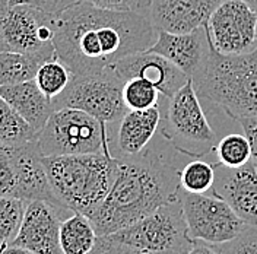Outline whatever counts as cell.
I'll return each instance as SVG.
<instances>
[{"instance_id": "30bf717a", "label": "cell", "mask_w": 257, "mask_h": 254, "mask_svg": "<svg viewBox=\"0 0 257 254\" xmlns=\"http://www.w3.org/2000/svg\"><path fill=\"white\" fill-rule=\"evenodd\" d=\"M162 135L173 145L177 141L187 143L184 149L187 157L199 158L215 149L216 135L202 110L192 79L168 98Z\"/></svg>"}, {"instance_id": "836d02e7", "label": "cell", "mask_w": 257, "mask_h": 254, "mask_svg": "<svg viewBox=\"0 0 257 254\" xmlns=\"http://www.w3.org/2000/svg\"><path fill=\"white\" fill-rule=\"evenodd\" d=\"M0 254H35L24 248V247H19L15 244H3L0 245Z\"/></svg>"}, {"instance_id": "5b68a950", "label": "cell", "mask_w": 257, "mask_h": 254, "mask_svg": "<svg viewBox=\"0 0 257 254\" xmlns=\"http://www.w3.org/2000/svg\"><path fill=\"white\" fill-rule=\"evenodd\" d=\"M107 126L78 108H59L38 133L37 142L43 157L102 152L111 145Z\"/></svg>"}, {"instance_id": "8992f818", "label": "cell", "mask_w": 257, "mask_h": 254, "mask_svg": "<svg viewBox=\"0 0 257 254\" xmlns=\"http://www.w3.org/2000/svg\"><path fill=\"white\" fill-rule=\"evenodd\" d=\"M0 196L25 200H46L64 207L56 197L43 162L38 142L0 143Z\"/></svg>"}, {"instance_id": "83f0119b", "label": "cell", "mask_w": 257, "mask_h": 254, "mask_svg": "<svg viewBox=\"0 0 257 254\" xmlns=\"http://www.w3.org/2000/svg\"><path fill=\"white\" fill-rule=\"evenodd\" d=\"M215 247L219 254H257V228L247 225L240 235Z\"/></svg>"}, {"instance_id": "9a60e30c", "label": "cell", "mask_w": 257, "mask_h": 254, "mask_svg": "<svg viewBox=\"0 0 257 254\" xmlns=\"http://www.w3.org/2000/svg\"><path fill=\"white\" fill-rule=\"evenodd\" d=\"M123 80L144 78L152 82L165 98H171L190 78L165 57L149 51L130 54L110 67Z\"/></svg>"}, {"instance_id": "4316f807", "label": "cell", "mask_w": 257, "mask_h": 254, "mask_svg": "<svg viewBox=\"0 0 257 254\" xmlns=\"http://www.w3.org/2000/svg\"><path fill=\"white\" fill-rule=\"evenodd\" d=\"M221 164L226 167H241L251 161V148L245 135L231 133L222 138L215 146Z\"/></svg>"}, {"instance_id": "44dd1931", "label": "cell", "mask_w": 257, "mask_h": 254, "mask_svg": "<svg viewBox=\"0 0 257 254\" xmlns=\"http://www.w3.org/2000/svg\"><path fill=\"white\" fill-rule=\"evenodd\" d=\"M98 239L95 226L82 213L73 212L60 226V245L63 254H91Z\"/></svg>"}, {"instance_id": "e0dca14e", "label": "cell", "mask_w": 257, "mask_h": 254, "mask_svg": "<svg viewBox=\"0 0 257 254\" xmlns=\"http://www.w3.org/2000/svg\"><path fill=\"white\" fill-rule=\"evenodd\" d=\"M208 48L206 27H200L187 34L158 31L157 41L146 51L165 57L192 79L203 63Z\"/></svg>"}, {"instance_id": "4dcf8cb0", "label": "cell", "mask_w": 257, "mask_h": 254, "mask_svg": "<svg viewBox=\"0 0 257 254\" xmlns=\"http://www.w3.org/2000/svg\"><path fill=\"white\" fill-rule=\"evenodd\" d=\"M240 124L251 148V161L257 170V115L241 118Z\"/></svg>"}, {"instance_id": "603a6c76", "label": "cell", "mask_w": 257, "mask_h": 254, "mask_svg": "<svg viewBox=\"0 0 257 254\" xmlns=\"http://www.w3.org/2000/svg\"><path fill=\"white\" fill-rule=\"evenodd\" d=\"M72 76L73 75L70 69L56 56L40 66L34 80L37 82L40 89L53 101L69 86Z\"/></svg>"}, {"instance_id": "7a4b0ae2", "label": "cell", "mask_w": 257, "mask_h": 254, "mask_svg": "<svg viewBox=\"0 0 257 254\" xmlns=\"http://www.w3.org/2000/svg\"><path fill=\"white\" fill-rule=\"evenodd\" d=\"M180 170L154 149L118 155V173L102 205L89 218L98 235H110L161 206L183 199Z\"/></svg>"}, {"instance_id": "7c38bea8", "label": "cell", "mask_w": 257, "mask_h": 254, "mask_svg": "<svg viewBox=\"0 0 257 254\" xmlns=\"http://www.w3.org/2000/svg\"><path fill=\"white\" fill-rule=\"evenodd\" d=\"M206 32L224 54H248L257 50V14L240 0H225L212 14Z\"/></svg>"}, {"instance_id": "f546056e", "label": "cell", "mask_w": 257, "mask_h": 254, "mask_svg": "<svg viewBox=\"0 0 257 254\" xmlns=\"http://www.w3.org/2000/svg\"><path fill=\"white\" fill-rule=\"evenodd\" d=\"M80 2L91 3L96 8H101V9L118 11V12L135 11V12H141V14L146 15V8H145L144 0H80Z\"/></svg>"}, {"instance_id": "9c48e42d", "label": "cell", "mask_w": 257, "mask_h": 254, "mask_svg": "<svg viewBox=\"0 0 257 254\" xmlns=\"http://www.w3.org/2000/svg\"><path fill=\"white\" fill-rule=\"evenodd\" d=\"M123 85L111 69L98 73L73 75L69 86L53 99L54 110L78 108L102 123H120L128 111L123 98Z\"/></svg>"}, {"instance_id": "8d00e7d4", "label": "cell", "mask_w": 257, "mask_h": 254, "mask_svg": "<svg viewBox=\"0 0 257 254\" xmlns=\"http://www.w3.org/2000/svg\"><path fill=\"white\" fill-rule=\"evenodd\" d=\"M256 14H257V11H256Z\"/></svg>"}, {"instance_id": "cb8c5ba5", "label": "cell", "mask_w": 257, "mask_h": 254, "mask_svg": "<svg viewBox=\"0 0 257 254\" xmlns=\"http://www.w3.org/2000/svg\"><path fill=\"white\" fill-rule=\"evenodd\" d=\"M215 183V168L203 159H193L180 170V184L186 193H209Z\"/></svg>"}, {"instance_id": "52a82bcc", "label": "cell", "mask_w": 257, "mask_h": 254, "mask_svg": "<svg viewBox=\"0 0 257 254\" xmlns=\"http://www.w3.org/2000/svg\"><path fill=\"white\" fill-rule=\"evenodd\" d=\"M56 18L28 0H0V51L56 56Z\"/></svg>"}, {"instance_id": "f1b7e54d", "label": "cell", "mask_w": 257, "mask_h": 254, "mask_svg": "<svg viewBox=\"0 0 257 254\" xmlns=\"http://www.w3.org/2000/svg\"><path fill=\"white\" fill-rule=\"evenodd\" d=\"M91 254H151L138 247H133L124 241L114 238L112 235H98L94 250Z\"/></svg>"}, {"instance_id": "ffe728a7", "label": "cell", "mask_w": 257, "mask_h": 254, "mask_svg": "<svg viewBox=\"0 0 257 254\" xmlns=\"http://www.w3.org/2000/svg\"><path fill=\"white\" fill-rule=\"evenodd\" d=\"M54 54L44 53H19V51H0V86L15 85L35 78L40 66Z\"/></svg>"}, {"instance_id": "4fadbf2b", "label": "cell", "mask_w": 257, "mask_h": 254, "mask_svg": "<svg viewBox=\"0 0 257 254\" xmlns=\"http://www.w3.org/2000/svg\"><path fill=\"white\" fill-rule=\"evenodd\" d=\"M73 212L46 200L28 202L21 229L14 239L19 247L35 254H63L60 245V226Z\"/></svg>"}, {"instance_id": "ba28073f", "label": "cell", "mask_w": 257, "mask_h": 254, "mask_svg": "<svg viewBox=\"0 0 257 254\" xmlns=\"http://www.w3.org/2000/svg\"><path fill=\"white\" fill-rule=\"evenodd\" d=\"M110 235L151 254H189L196 242L189 234L181 200L161 206Z\"/></svg>"}, {"instance_id": "8fae6325", "label": "cell", "mask_w": 257, "mask_h": 254, "mask_svg": "<svg viewBox=\"0 0 257 254\" xmlns=\"http://www.w3.org/2000/svg\"><path fill=\"white\" fill-rule=\"evenodd\" d=\"M181 205L189 234L194 241L212 245L224 244L240 235L247 226L232 207L213 193L193 194L184 191Z\"/></svg>"}, {"instance_id": "3957f363", "label": "cell", "mask_w": 257, "mask_h": 254, "mask_svg": "<svg viewBox=\"0 0 257 254\" xmlns=\"http://www.w3.org/2000/svg\"><path fill=\"white\" fill-rule=\"evenodd\" d=\"M56 197L72 212L91 218L111 190L118 157L111 149L95 154L43 157Z\"/></svg>"}, {"instance_id": "d590c367", "label": "cell", "mask_w": 257, "mask_h": 254, "mask_svg": "<svg viewBox=\"0 0 257 254\" xmlns=\"http://www.w3.org/2000/svg\"><path fill=\"white\" fill-rule=\"evenodd\" d=\"M145 8H146V15H148V9H149V5H151V0H144Z\"/></svg>"}, {"instance_id": "5bb4252c", "label": "cell", "mask_w": 257, "mask_h": 254, "mask_svg": "<svg viewBox=\"0 0 257 254\" xmlns=\"http://www.w3.org/2000/svg\"><path fill=\"white\" fill-rule=\"evenodd\" d=\"M215 183L212 193L225 200L241 219L257 228V170L253 161L241 167L213 164Z\"/></svg>"}, {"instance_id": "7402d4cb", "label": "cell", "mask_w": 257, "mask_h": 254, "mask_svg": "<svg viewBox=\"0 0 257 254\" xmlns=\"http://www.w3.org/2000/svg\"><path fill=\"white\" fill-rule=\"evenodd\" d=\"M38 133L32 129L12 105L0 96V143L22 145L37 141Z\"/></svg>"}, {"instance_id": "d6986e66", "label": "cell", "mask_w": 257, "mask_h": 254, "mask_svg": "<svg viewBox=\"0 0 257 254\" xmlns=\"http://www.w3.org/2000/svg\"><path fill=\"white\" fill-rule=\"evenodd\" d=\"M160 123V104L146 110H128L117 130V148L121 157L142 154L155 136Z\"/></svg>"}, {"instance_id": "484cf974", "label": "cell", "mask_w": 257, "mask_h": 254, "mask_svg": "<svg viewBox=\"0 0 257 254\" xmlns=\"http://www.w3.org/2000/svg\"><path fill=\"white\" fill-rule=\"evenodd\" d=\"M158 88L144 78H132L123 85V98L128 110H146L160 104Z\"/></svg>"}, {"instance_id": "ac0fdd59", "label": "cell", "mask_w": 257, "mask_h": 254, "mask_svg": "<svg viewBox=\"0 0 257 254\" xmlns=\"http://www.w3.org/2000/svg\"><path fill=\"white\" fill-rule=\"evenodd\" d=\"M0 96H3L37 133L44 129L54 111L53 101L40 89L34 79L0 86Z\"/></svg>"}, {"instance_id": "d4e9b609", "label": "cell", "mask_w": 257, "mask_h": 254, "mask_svg": "<svg viewBox=\"0 0 257 254\" xmlns=\"http://www.w3.org/2000/svg\"><path fill=\"white\" fill-rule=\"evenodd\" d=\"M27 205L25 200L0 196V245L14 242L24 221Z\"/></svg>"}, {"instance_id": "d6a6232c", "label": "cell", "mask_w": 257, "mask_h": 254, "mask_svg": "<svg viewBox=\"0 0 257 254\" xmlns=\"http://www.w3.org/2000/svg\"><path fill=\"white\" fill-rule=\"evenodd\" d=\"M189 254H219V251L212 244H206V242H202V241H196L194 245L192 247V250L189 251Z\"/></svg>"}, {"instance_id": "277c9868", "label": "cell", "mask_w": 257, "mask_h": 254, "mask_svg": "<svg viewBox=\"0 0 257 254\" xmlns=\"http://www.w3.org/2000/svg\"><path fill=\"white\" fill-rule=\"evenodd\" d=\"M208 44L205 60L192 78L197 95L237 121L257 115V50L224 54L213 47L209 37Z\"/></svg>"}, {"instance_id": "6da1fadb", "label": "cell", "mask_w": 257, "mask_h": 254, "mask_svg": "<svg viewBox=\"0 0 257 254\" xmlns=\"http://www.w3.org/2000/svg\"><path fill=\"white\" fill-rule=\"evenodd\" d=\"M157 38L158 30L145 14L101 9L79 0L57 14L53 46L72 75H88L146 51Z\"/></svg>"}, {"instance_id": "2e32d148", "label": "cell", "mask_w": 257, "mask_h": 254, "mask_svg": "<svg viewBox=\"0 0 257 254\" xmlns=\"http://www.w3.org/2000/svg\"><path fill=\"white\" fill-rule=\"evenodd\" d=\"M225 0H151L148 16L158 31L187 34L208 24Z\"/></svg>"}, {"instance_id": "e575fe53", "label": "cell", "mask_w": 257, "mask_h": 254, "mask_svg": "<svg viewBox=\"0 0 257 254\" xmlns=\"http://www.w3.org/2000/svg\"><path fill=\"white\" fill-rule=\"evenodd\" d=\"M240 2H244L245 5H248L251 9L257 11V0H240Z\"/></svg>"}, {"instance_id": "1f68e13d", "label": "cell", "mask_w": 257, "mask_h": 254, "mask_svg": "<svg viewBox=\"0 0 257 254\" xmlns=\"http://www.w3.org/2000/svg\"><path fill=\"white\" fill-rule=\"evenodd\" d=\"M28 2L40 6L41 9L47 11L53 15H57L62 11H64L66 8H69L70 5H73L79 0H28Z\"/></svg>"}]
</instances>
